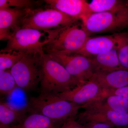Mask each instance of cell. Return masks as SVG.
<instances>
[{
  "mask_svg": "<svg viewBox=\"0 0 128 128\" xmlns=\"http://www.w3.org/2000/svg\"><path fill=\"white\" fill-rule=\"evenodd\" d=\"M82 106L63 100L56 95L40 94L29 98L30 113L42 114L58 124L75 118Z\"/></svg>",
  "mask_w": 128,
  "mask_h": 128,
  "instance_id": "cell-1",
  "label": "cell"
},
{
  "mask_svg": "<svg viewBox=\"0 0 128 128\" xmlns=\"http://www.w3.org/2000/svg\"><path fill=\"white\" fill-rule=\"evenodd\" d=\"M82 23L90 34L120 32L128 27V6L113 11L92 13Z\"/></svg>",
  "mask_w": 128,
  "mask_h": 128,
  "instance_id": "cell-6",
  "label": "cell"
},
{
  "mask_svg": "<svg viewBox=\"0 0 128 128\" xmlns=\"http://www.w3.org/2000/svg\"><path fill=\"white\" fill-rule=\"evenodd\" d=\"M0 128H12L11 126H0Z\"/></svg>",
  "mask_w": 128,
  "mask_h": 128,
  "instance_id": "cell-28",
  "label": "cell"
},
{
  "mask_svg": "<svg viewBox=\"0 0 128 128\" xmlns=\"http://www.w3.org/2000/svg\"><path fill=\"white\" fill-rule=\"evenodd\" d=\"M110 95L121 96L128 100V86L118 89L104 90L102 97Z\"/></svg>",
  "mask_w": 128,
  "mask_h": 128,
  "instance_id": "cell-25",
  "label": "cell"
},
{
  "mask_svg": "<svg viewBox=\"0 0 128 128\" xmlns=\"http://www.w3.org/2000/svg\"><path fill=\"white\" fill-rule=\"evenodd\" d=\"M46 7L56 9L68 16L84 21L92 13L89 3L84 0H44Z\"/></svg>",
  "mask_w": 128,
  "mask_h": 128,
  "instance_id": "cell-11",
  "label": "cell"
},
{
  "mask_svg": "<svg viewBox=\"0 0 128 128\" xmlns=\"http://www.w3.org/2000/svg\"></svg>",
  "mask_w": 128,
  "mask_h": 128,
  "instance_id": "cell-29",
  "label": "cell"
},
{
  "mask_svg": "<svg viewBox=\"0 0 128 128\" xmlns=\"http://www.w3.org/2000/svg\"><path fill=\"white\" fill-rule=\"evenodd\" d=\"M82 107L84 111L76 117L80 123L98 122L108 124L114 128L128 127V113L118 112L90 104Z\"/></svg>",
  "mask_w": 128,
  "mask_h": 128,
  "instance_id": "cell-9",
  "label": "cell"
},
{
  "mask_svg": "<svg viewBox=\"0 0 128 128\" xmlns=\"http://www.w3.org/2000/svg\"><path fill=\"white\" fill-rule=\"evenodd\" d=\"M48 54L80 82L89 80L94 74L90 57L75 53L54 52Z\"/></svg>",
  "mask_w": 128,
  "mask_h": 128,
  "instance_id": "cell-8",
  "label": "cell"
},
{
  "mask_svg": "<svg viewBox=\"0 0 128 128\" xmlns=\"http://www.w3.org/2000/svg\"><path fill=\"white\" fill-rule=\"evenodd\" d=\"M25 91L17 86L10 94L7 95L6 105L18 112L26 113L28 112L29 99L25 93Z\"/></svg>",
  "mask_w": 128,
  "mask_h": 128,
  "instance_id": "cell-18",
  "label": "cell"
},
{
  "mask_svg": "<svg viewBox=\"0 0 128 128\" xmlns=\"http://www.w3.org/2000/svg\"><path fill=\"white\" fill-rule=\"evenodd\" d=\"M77 22L50 33L51 40L44 46V53H74L82 48L90 34Z\"/></svg>",
  "mask_w": 128,
  "mask_h": 128,
  "instance_id": "cell-3",
  "label": "cell"
},
{
  "mask_svg": "<svg viewBox=\"0 0 128 128\" xmlns=\"http://www.w3.org/2000/svg\"><path fill=\"white\" fill-rule=\"evenodd\" d=\"M104 89L91 80L81 82L73 89L57 94L63 100L83 106L102 97Z\"/></svg>",
  "mask_w": 128,
  "mask_h": 128,
  "instance_id": "cell-10",
  "label": "cell"
},
{
  "mask_svg": "<svg viewBox=\"0 0 128 128\" xmlns=\"http://www.w3.org/2000/svg\"><path fill=\"white\" fill-rule=\"evenodd\" d=\"M84 128H113L114 127L108 124L98 122H88L84 124Z\"/></svg>",
  "mask_w": 128,
  "mask_h": 128,
  "instance_id": "cell-27",
  "label": "cell"
},
{
  "mask_svg": "<svg viewBox=\"0 0 128 128\" xmlns=\"http://www.w3.org/2000/svg\"><path fill=\"white\" fill-rule=\"evenodd\" d=\"M26 113L9 107L4 102L0 103V126H11L19 123L26 116Z\"/></svg>",
  "mask_w": 128,
  "mask_h": 128,
  "instance_id": "cell-19",
  "label": "cell"
},
{
  "mask_svg": "<svg viewBox=\"0 0 128 128\" xmlns=\"http://www.w3.org/2000/svg\"><path fill=\"white\" fill-rule=\"evenodd\" d=\"M116 48L121 66L128 70V34L127 33L118 34Z\"/></svg>",
  "mask_w": 128,
  "mask_h": 128,
  "instance_id": "cell-21",
  "label": "cell"
},
{
  "mask_svg": "<svg viewBox=\"0 0 128 128\" xmlns=\"http://www.w3.org/2000/svg\"><path fill=\"white\" fill-rule=\"evenodd\" d=\"M28 9L19 8L0 9V41H8L15 31L21 28L20 20L26 14Z\"/></svg>",
  "mask_w": 128,
  "mask_h": 128,
  "instance_id": "cell-12",
  "label": "cell"
},
{
  "mask_svg": "<svg viewBox=\"0 0 128 128\" xmlns=\"http://www.w3.org/2000/svg\"><path fill=\"white\" fill-rule=\"evenodd\" d=\"M41 64L40 94L57 95L73 89L81 82L48 54L44 53L41 56Z\"/></svg>",
  "mask_w": 128,
  "mask_h": 128,
  "instance_id": "cell-2",
  "label": "cell"
},
{
  "mask_svg": "<svg viewBox=\"0 0 128 128\" xmlns=\"http://www.w3.org/2000/svg\"><path fill=\"white\" fill-rule=\"evenodd\" d=\"M25 55L23 53L15 51L0 53V70H6L11 68Z\"/></svg>",
  "mask_w": 128,
  "mask_h": 128,
  "instance_id": "cell-23",
  "label": "cell"
},
{
  "mask_svg": "<svg viewBox=\"0 0 128 128\" xmlns=\"http://www.w3.org/2000/svg\"><path fill=\"white\" fill-rule=\"evenodd\" d=\"M90 80L97 82L104 90L125 87L128 86V70L123 68L109 72H96Z\"/></svg>",
  "mask_w": 128,
  "mask_h": 128,
  "instance_id": "cell-14",
  "label": "cell"
},
{
  "mask_svg": "<svg viewBox=\"0 0 128 128\" xmlns=\"http://www.w3.org/2000/svg\"><path fill=\"white\" fill-rule=\"evenodd\" d=\"M88 104L118 112L128 113V100L123 97L119 96H103L98 100Z\"/></svg>",
  "mask_w": 128,
  "mask_h": 128,
  "instance_id": "cell-16",
  "label": "cell"
},
{
  "mask_svg": "<svg viewBox=\"0 0 128 128\" xmlns=\"http://www.w3.org/2000/svg\"><path fill=\"white\" fill-rule=\"evenodd\" d=\"M78 20L56 9L38 8L28 9L26 14L20 20L19 26L47 32L65 27Z\"/></svg>",
  "mask_w": 128,
  "mask_h": 128,
  "instance_id": "cell-4",
  "label": "cell"
},
{
  "mask_svg": "<svg viewBox=\"0 0 128 128\" xmlns=\"http://www.w3.org/2000/svg\"><path fill=\"white\" fill-rule=\"evenodd\" d=\"M41 56L26 55L10 69L17 86L25 91L36 90L40 84Z\"/></svg>",
  "mask_w": 128,
  "mask_h": 128,
  "instance_id": "cell-7",
  "label": "cell"
},
{
  "mask_svg": "<svg viewBox=\"0 0 128 128\" xmlns=\"http://www.w3.org/2000/svg\"><path fill=\"white\" fill-rule=\"evenodd\" d=\"M41 4L40 2L31 0H0V9L14 7L34 9Z\"/></svg>",
  "mask_w": 128,
  "mask_h": 128,
  "instance_id": "cell-24",
  "label": "cell"
},
{
  "mask_svg": "<svg viewBox=\"0 0 128 128\" xmlns=\"http://www.w3.org/2000/svg\"><path fill=\"white\" fill-rule=\"evenodd\" d=\"M118 39V34L89 37L82 48L74 53L82 54L86 57H92L116 48Z\"/></svg>",
  "mask_w": 128,
  "mask_h": 128,
  "instance_id": "cell-13",
  "label": "cell"
},
{
  "mask_svg": "<svg viewBox=\"0 0 128 128\" xmlns=\"http://www.w3.org/2000/svg\"><path fill=\"white\" fill-rule=\"evenodd\" d=\"M90 58L94 73L109 72L124 68L120 63L116 48Z\"/></svg>",
  "mask_w": 128,
  "mask_h": 128,
  "instance_id": "cell-15",
  "label": "cell"
},
{
  "mask_svg": "<svg viewBox=\"0 0 128 128\" xmlns=\"http://www.w3.org/2000/svg\"><path fill=\"white\" fill-rule=\"evenodd\" d=\"M16 84L10 70H0V92L2 95H7L11 92Z\"/></svg>",
  "mask_w": 128,
  "mask_h": 128,
  "instance_id": "cell-22",
  "label": "cell"
},
{
  "mask_svg": "<svg viewBox=\"0 0 128 128\" xmlns=\"http://www.w3.org/2000/svg\"><path fill=\"white\" fill-rule=\"evenodd\" d=\"M59 128H84L83 125L78 121L75 118H72L65 121L62 126Z\"/></svg>",
  "mask_w": 128,
  "mask_h": 128,
  "instance_id": "cell-26",
  "label": "cell"
},
{
  "mask_svg": "<svg viewBox=\"0 0 128 128\" xmlns=\"http://www.w3.org/2000/svg\"><path fill=\"white\" fill-rule=\"evenodd\" d=\"M58 124L42 114L30 113L19 123L11 127L12 128H59Z\"/></svg>",
  "mask_w": 128,
  "mask_h": 128,
  "instance_id": "cell-17",
  "label": "cell"
},
{
  "mask_svg": "<svg viewBox=\"0 0 128 128\" xmlns=\"http://www.w3.org/2000/svg\"><path fill=\"white\" fill-rule=\"evenodd\" d=\"M92 13L113 11L128 6V2L118 0H93L89 3Z\"/></svg>",
  "mask_w": 128,
  "mask_h": 128,
  "instance_id": "cell-20",
  "label": "cell"
},
{
  "mask_svg": "<svg viewBox=\"0 0 128 128\" xmlns=\"http://www.w3.org/2000/svg\"><path fill=\"white\" fill-rule=\"evenodd\" d=\"M47 32L28 28H20L15 31L8 41L6 46L0 53L16 51L26 55L44 54V46L51 40L48 38L44 41L40 40Z\"/></svg>",
  "mask_w": 128,
  "mask_h": 128,
  "instance_id": "cell-5",
  "label": "cell"
}]
</instances>
